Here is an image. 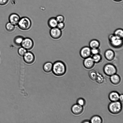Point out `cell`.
<instances>
[{"label": "cell", "mask_w": 123, "mask_h": 123, "mask_svg": "<svg viewBox=\"0 0 123 123\" xmlns=\"http://www.w3.org/2000/svg\"><path fill=\"white\" fill-rule=\"evenodd\" d=\"M66 68L64 63L58 61L55 62L53 64L52 71L53 74L58 76L64 75L66 72Z\"/></svg>", "instance_id": "1"}, {"label": "cell", "mask_w": 123, "mask_h": 123, "mask_svg": "<svg viewBox=\"0 0 123 123\" xmlns=\"http://www.w3.org/2000/svg\"><path fill=\"white\" fill-rule=\"evenodd\" d=\"M122 108V104L121 102L118 101L111 102L109 104L108 106L109 112L114 114L119 113L121 111Z\"/></svg>", "instance_id": "2"}, {"label": "cell", "mask_w": 123, "mask_h": 123, "mask_svg": "<svg viewBox=\"0 0 123 123\" xmlns=\"http://www.w3.org/2000/svg\"><path fill=\"white\" fill-rule=\"evenodd\" d=\"M108 39L110 45L114 48H119L123 45V39L115 36L113 34L109 35Z\"/></svg>", "instance_id": "3"}, {"label": "cell", "mask_w": 123, "mask_h": 123, "mask_svg": "<svg viewBox=\"0 0 123 123\" xmlns=\"http://www.w3.org/2000/svg\"><path fill=\"white\" fill-rule=\"evenodd\" d=\"M31 21L29 18L23 17L20 18L17 25L21 30L26 31L31 28Z\"/></svg>", "instance_id": "4"}, {"label": "cell", "mask_w": 123, "mask_h": 123, "mask_svg": "<svg viewBox=\"0 0 123 123\" xmlns=\"http://www.w3.org/2000/svg\"><path fill=\"white\" fill-rule=\"evenodd\" d=\"M103 70L106 75L110 76L116 74L117 72L116 67L113 64L111 63L105 64Z\"/></svg>", "instance_id": "5"}, {"label": "cell", "mask_w": 123, "mask_h": 123, "mask_svg": "<svg viewBox=\"0 0 123 123\" xmlns=\"http://www.w3.org/2000/svg\"><path fill=\"white\" fill-rule=\"evenodd\" d=\"M21 46L27 50H29L32 49L33 47L34 42L33 40L30 38H24Z\"/></svg>", "instance_id": "6"}, {"label": "cell", "mask_w": 123, "mask_h": 123, "mask_svg": "<svg viewBox=\"0 0 123 123\" xmlns=\"http://www.w3.org/2000/svg\"><path fill=\"white\" fill-rule=\"evenodd\" d=\"M24 62L28 64H31L35 61V57L34 54L30 51H27L23 56Z\"/></svg>", "instance_id": "7"}, {"label": "cell", "mask_w": 123, "mask_h": 123, "mask_svg": "<svg viewBox=\"0 0 123 123\" xmlns=\"http://www.w3.org/2000/svg\"><path fill=\"white\" fill-rule=\"evenodd\" d=\"M91 49L88 46H84L82 48L80 52L81 57L84 59L90 57L92 55Z\"/></svg>", "instance_id": "8"}, {"label": "cell", "mask_w": 123, "mask_h": 123, "mask_svg": "<svg viewBox=\"0 0 123 123\" xmlns=\"http://www.w3.org/2000/svg\"><path fill=\"white\" fill-rule=\"evenodd\" d=\"M49 33L51 37L55 39L59 38L61 37L62 35L61 30L57 27L51 28Z\"/></svg>", "instance_id": "9"}, {"label": "cell", "mask_w": 123, "mask_h": 123, "mask_svg": "<svg viewBox=\"0 0 123 123\" xmlns=\"http://www.w3.org/2000/svg\"><path fill=\"white\" fill-rule=\"evenodd\" d=\"M20 18L18 14L16 13H12L9 17V22L16 26L18 25Z\"/></svg>", "instance_id": "10"}, {"label": "cell", "mask_w": 123, "mask_h": 123, "mask_svg": "<svg viewBox=\"0 0 123 123\" xmlns=\"http://www.w3.org/2000/svg\"><path fill=\"white\" fill-rule=\"evenodd\" d=\"M83 64L84 67L86 68L90 69L93 67L95 63L92 57L90 56L84 59Z\"/></svg>", "instance_id": "11"}, {"label": "cell", "mask_w": 123, "mask_h": 123, "mask_svg": "<svg viewBox=\"0 0 123 123\" xmlns=\"http://www.w3.org/2000/svg\"><path fill=\"white\" fill-rule=\"evenodd\" d=\"M71 110L72 113L76 115L81 114L83 110V106L77 104L73 105L72 106Z\"/></svg>", "instance_id": "12"}, {"label": "cell", "mask_w": 123, "mask_h": 123, "mask_svg": "<svg viewBox=\"0 0 123 123\" xmlns=\"http://www.w3.org/2000/svg\"><path fill=\"white\" fill-rule=\"evenodd\" d=\"M104 55L105 58L108 61H110L113 60L115 56L114 52L111 49L106 50L105 52Z\"/></svg>", "instance_id": "13"}, {"label": "cell", "mask_w": 123, "mask_h": 123, "mask_svg": "<svg viewBox=\"0 0 123 123\" xmlns=\"http://www.w3.org/2000/svg\"><path fill=\"white\" fill-rule=\"evenodd\" d=\"M120 94L117 92L113 91L111 92L108 96L111 102H115L119 100Z\"/></svg>", "instance_id": "14"}, {"label": "cell", "mask_w": 123, "mask_h": 123, "mask_svg": "<svg viewBox=\"0 0 123 123\" xmlns=\"http://www.w3.org/2000/svg\"><path fill=\"white\" fill-rule=\"evenodd\" d=\"M110 80L111 82L115 85L118 84L121 81V79L118 74H114L110 76Z\"/></svg>", "instance_id": "15"}, {"label": "cell", "mask_w": 123, "mask_h": 123, "mask_svg": "<svg viewBox=\"0 0 123 123\" xmlns=\"http://www.w3.org/2000/svg\"><path fill=\"white\" fill-rule=\"evenodd\" d=\"M89 47L91 49L98 48L100 46V43L97 40L93 39L90 41Z\"/></svg>", "instance_id": "16"}, {"label": "cell", "mask_w": 123, "mask_h": 123, "mask_svg": "<svg viewBox=\"0 0 123 123\" xmlns=\"http://www.w3.org/2000/svg\"><path fill=\"white\" fill-rule=\"evenodd\" d=\"M58 23L55 18L52 17L49 19L48 24L49 26L51 28H52L56 27Z\"/></svg>", "instance_id": "17"}, {"label": "cell", "mask_w": 123, "mask_h": 123, "mask_svg": "<svg viewBox=\"0 0 123 123\" xmlns=\"http://www.w3.org/2000/svg\"><path fill=\"white\" fill-rule=\"evenodd\" d=\"M53 64L50 62H48L45 63L43 66V69L44 71L46 73H48L52 71Z\"/></svg>", "instance_id": "18"}, {"label": "cell", "mask_w": 123, "mask_h": 123, "mask_svg": "<svg viewBox=\"0 0 123 123\" xmlns=\"http://www.w3.org/2000/svg\"><path fill=\"white\" fill-rule=\"evenodd\" d=\"M90 123H101L102 122V119L99 116L95 115L92 117L90 120Z\"/></svg>", "instance_id": "19"}, {"label": "cell", "mask_w": 123, "mask_h": 123, "mask_svg": "<svg viewBox=\"0 0 123 123\" xmlns=\"http://www.w3.org/2000/svg\"><path fill=\"white\" fill-rule=\"evenodd\" d=\"M24 38L23 37L21 36H17L14 38L13 40L14 43L17 46L21 45Z\"/></svg>", "instance_id": "20"}, {"label": "cell", "mask_w": 123, "mask_h": 123, "mask_svg": "<svg viewBox=\"0 0 123 123\" xmlns=\"http://www.w3.org/2000/svg\"><path fill=\"white\" fill-rule=\"evenodd\" d=\"M5 28L7 31L11 32L14 30L15 28V26L9 22L6 24Z\"/></svg>", "instance_id": "21"}, {"label": "cell", "mask_w": 123, "mask_h": 123, "mask_svg": "<svg viewBox=\"0 0 123 123\" xmlns=\"http://www.w3.org/2000/svg\"><path fill=\"white\" fill-rule=\"evenodd\" d=\"M92 58L95 63H96L100 62L102 59V56L100 54L93 55Z\"/></svg>", "instance_id": "22"}, {"label": "cell", "mask_w": 123, "mask_h": 123, "mask_svg": "<svg viewBox=\"0 0 123 123\" xmlns=\"http://www.w3.org/2000/svg\"><path fill=\"white\" fill-rule=\"evenodd\" d=\"M113 34L115 36L123 39V30L121 28L117 29L114 31Z\"/></svg>", "instance_id": "23"}, {"label": "cell", "mask_w": 123, "mask_h": 123, "mask_svg": "<svg viewBox=\"0 0 123 123\" xmlns=\"http://www.w3.org/2000/svg\"><path fill=\"white\" fill-rule=\"evenodd\" d=\"M97 73L96 72L93 70L90 71L88 73L89 76L91 79L93 80H96Z\"/></svg>", "instance_id": "24"}, {"label": "cell", "mask_w": 123, "mask_h": 123, "mask_svg": "<svg viewBox=\"0 0 123 123\" xmlns=\"http://www.w3.org/2000/svg\"><path fill=\"white\" fill-rule=\"evenodd\" d=\"M104 78L102 75L97 73V76L96 80V82L99 84H101L104 81Z\"/></svg>", "instance_id": "25"}, {"label": "cell", "mask_w": 123, "mask_h": 123, "mask_svg": "<svg viewBox=\"0 0 123 123\" xmlns=\"http://www.w3.org/2000/svg\"><path fill=\"white\" fill-rule=\"evenodd\" d=\"M27 50L25 48L21 47L18 49V53L20 56H23L27 52Z\"/></svg>", "instance_id": "26"}, {"label": "cell", "mask_w": 123, "mask_h": 123, "mask_svg": "<svg viewBox=\"0 0 123 123\" xmlns=\"http://www.w3.org/2000/svg\"><path fill=\"white\" fill-rule=\"evenodd\" d=\"M77 103L83 106L86 104V101L84 99L82 98H79L77 100Z\"/></svg>", "instance_id": "27"}, {"label": "cell", "mask_w": 123, "mask_h": 123, "mask_svg": "<svg viewBox=\"0 0 123 123\" xmlns=\"http://www.w3.org/2000/svg\"><path fill=\"white\" fill-rule=\"evenodd\" d=\"M55 18L58 23L63 22L65 19L64 17L62 15H57Z\"/></svg>", "instance_id": "28"}, {"label": "cell", "mask_w": 123, "mask_h": 123, "mask_svg": "<svg viewBox=\"0 0 123 123\" xmlns=\"http://www.w3.org/2000/svg\"><path fill=\"white\" fill-rule=\"evenodd\" d=\"M91 52L92 55H93L100 54V50L99 48L91 49Z\"/></svg>", "instance_id": "29"}, {"label": "cell", "mask_w": 123, "mask_h": 123, "mask_svg": "<svg viewBox=\"0 0 123 123\" xmlns=\"http://www.w3.org/2000/svg\"><path fill=\"white\" fill-rule=\"evenodd\" d=\"M65 25L63 22L58 23L57 27L61 30L63 29L65 27Z\"/></svg>", "instance_id": "30"}, {"label": "cell", "mask_w": 123, "mask_h": 123, "mask_svg": "<svg viewBox=\"0 0 123 123\" xmlns=\"http://www.w3.org/2000/svg\"><path fill=\"white\" fill-rule=\"evenodd\" d=\"M9 0H0V6H4L6 5Z\"/></svg>", "instance_id": "31"}, {"label": "cell", "mask_w": 123, "mask_h": 123, "mask_svg": "<svg viewBox=\"0 0 123 123\" xmlns=\"http://www.w3.org/2000/svg\"><path fill=\"white\" fill-rule=\"evenodd\" d=\"M119 100L121 102H123V95L122 94L120 95L119 96Z\"/></svg>", "instance_id": "32"}, {"label": "cell", "mask_w": 123, "mask_h": 123, "mask_svg": "<svg viewBox=\"0 0 123 123\" xmlns=\"http://www.w3.org/2000/svg\"><path fill=\"white\" fill-rule=\"evenodd\" d=\"M81 123H90V120H86L83 121Z\"/></svg>", "instance_id": "33"}, {"label": "cell", "mask_w": 123, "mask_h": 123, "mask_svg": "<svg viewBox=\"0 0 123 123\" xmlns=\"http://www.w3.org/2000/svg\"><path fill=\"white\" fill-rule=\"evenodd\" d=\"M114 1L117 2H119L122 1V0H113Z\"/></svg>", "instance_id": "34"}]
</instances>
